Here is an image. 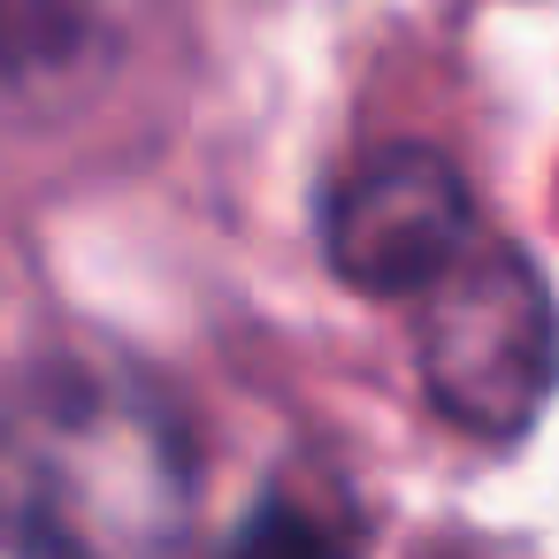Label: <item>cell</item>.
Instances as JSON below:
<instances>
[{"instance_id":"2","label":"cell","mask_w":559,"mask_h":559,"mask_svg":"<svg viewBox=\"0 0 559 559\" xmlns=\"http://www.w3.org/2000/svg\"><path fill=\"white\" fill-rule=\"evenodd\" d=\"M414 360L437 414L483 444H513L559 383V307L521 246H475L421 292Z\"/></svg>"},{"instance_id":"5","label":"cell","mask_w":559,"mask_h":559,"mask_svg":"<svg viewBox=\"0 0 559 559\" xmlns=\"http://www.w3.org/2000/svg\"><path fill=\"white\" fill-rule=\"evenodd\" d=\"M223 559H345V536H337L322 513H307V506H292V498H269V506L223 544Z\"/></svg>"},{"instance_id":"4","label":"cell","mask_w":559,"mask_h":559,"mask_svg":"<svg viewBox=\"0 0 559 559\" xmlns=\"http://www.w3.org/2000/svg\"><path fill=\"white\" fill-rule=\"evenodd\" d=\"M78 47H85L78 0H0V93L55 78Z\"/></svg>"},{"instance_id":"1","label":"cell","mask_w":559,"mask_h":559,"mask_svg":"<svg viewBox=\"0 0 559 559\" xmlns=\"http://www.w3.org/2000/svg\"><path fill=\"white\" fill-rule=\"evenodd\" d=\"M192 513L185 414L131 368L39 353L0 376V551L162 559Z\"/></svg>"},{"instance_id":"3","label":"cell","mask_w":559,"mask_h":559,"mask_svg":"<svg viewBox=\"0 0 559 559\" xmlns=\"http://www.w3.org/2000/svg\"><path fill=\"white\" fill-rule=\"evenodd\" d=\"M322 253L353 292L421 299L475 253V192L429 146H383L337 177L322 207Z\"/></svg>"}]
</instances>
